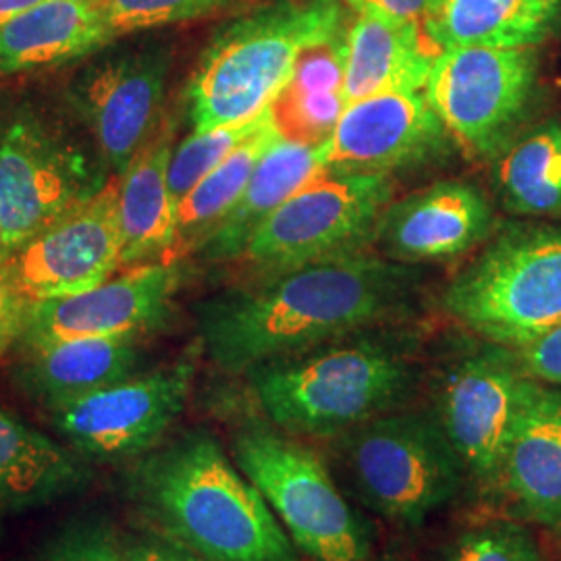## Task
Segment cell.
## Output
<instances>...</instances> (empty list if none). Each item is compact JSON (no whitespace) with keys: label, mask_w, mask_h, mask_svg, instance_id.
Here are the masks:
<instances>
[{"label":"cell","mask_w":561,"mask_h":561,"mask_svg":"<svg viewBox=\"0 0 561 561\" xmlns=\"http://www.w3.org/2000/svg\"><path fill=\"white\" fill-rule=\"evenodd\" d=\"M424 266L356 252L254 275L196 306L206 358L222 373L245 375L362 329L416 314Z\"/></svg>","instance_id":"obj_1"},{"label":"cell","mask_w":561,"mask_h":561,"mask_svg":"<svg viewBox=\"0 0 561 561\" xmlns=\"http://www.w3.org/2000/svg\"><path fill=\"white\" fill-rule=\"evenodd\" d=\"M127 500L152 535L204 561H301L259 489L221 442L190 428L138 458Z\"/></svg>","instance_id":"obj_2"},{"label":"cell","mask_w":561,"mask_h":561,"mask_svg":"<svg viewBox=\"0 0 561 561\" xmlns=\"http://www.w3.org/2000/svg\"><path fill=\"white\" fill-rule=\"evenodd\" d=\"M266 422L331 439L408 405L421 385V333L405 322L362 329L245 373Z\"/></svg>","instance_id":"obj_3"},{"label":"cell","mask_w":561,"mask_h":561,"mask_svg":"<svg viewBox=\"0 0 561 561\" xmlns=\"http://www.w3.org/2000/svg\"><path fill=\"white\" fill-rule=\"evenodd\" d=\"M345 27L343 0H264L225 21L187 83L192 131L261 115L291 80L301 53Z\"/></svg>","instance_id":"obj_4"},{"label":"cell","mask_w":561,"mask_h":561,"mask_svg":"<svg viewBox=\"0 0 561 561\" xmlns=\"http://www.w3.org/2000/svg\"><path fill=\"white\" fill-rule=\"evenodd\" d=\"M333 468L360 503L398 530H416L470 482L433 410L398 408L329 439Z\"/></svg>","instance_id":"obj_5"},{"label":"cell","mask_w":561,"mask_h":561,"mask_svg":"<svg viewBox=\"0 0 561 561\" xmlns=\"http://www.w3.org/2000/svg\"><path fill=\"white\" fill-rule=\"evenodd\" d=\"M443 310L481 340L512 350L561 324V225L510 222L484 241L442 294Z\"/></svg>","instance_id":"obj_6"},{"label":"cell","mask_w":561,"mask_h":561,"mask_svg":"<svg viewBox=\"0 0 561 561\" xmlns=\"http://www.w3.org/2000/svg\"><path fill=\"white\" fill-rule=\"evenodd\" d=\"M80 129L36 101L11 102L0 113V219L9 256L113 178Z\"/></svg>","instance_id":"obj_7"},{"label":"cell","mask_w":561,"mask_h":561,"mask_svg":"<svg viewBox=\"0 0 561 561\" xmlns=\"http://www.w3.org/2000/svg\"><path fill=\"white\" fill-rule=\"evenodd\" d=\"M231 456L308 560L373 558L370 524L347 502L327 460L300 437L271 422H245L233 435Z\"/></svg>","instance_id":"obj_8"},{"label":"cell","mask_w":561,"mask_h":561,"mask_svg":"<svg viewBox=\"0 0 561 561\" xmlns=\"http://www.w3.org/2000/svg\"><path fill=\"white\" fill-rule=\"evenodd\" d=\"M393 198L391 175L321 171L262 222L240 261L264 275L364 252Z\"/></svg>","instance_id":"obj_9"},{"label":"cell","mask_w":561,"mask_h":561,"mask_svg":"<svg viewBox=\"0 0 561 561\" xmlns=\"http://www.w3.org/2000/svg\"><path fill=\"white\" fill-rule=\"evenodd\" d=\"M539 83L537 48H445L424 94L472 159H495L514 140Z\"/></svg>","instance_id":"obj_10"},{"label":"cell","mask_w":561,"mask_h":561,"mask_svg":"<svg viewBox=\"0 0 561 561\" xmlns=\"http://www.w3.org/2000/svg\"><path fill=\"white\" fill-rule=\"evenodd\" d=\"M524 381L516 350L477 335L445 356L433 381L437 421L470 482L491 495L502 493L503 456Z\"/></svg>","instance_id":"obj_11"},{"label":"cell","mask_w":561,"mask_h":561,"mask_svg":"<svg viewBox=\"0 0 561 561\" xmlns=\"http://www.w3.org/2000/svg\"><path fill=\"white\" fill-rule=\"evenodd\" d=\"M108 48V46H106ZM102 48L67 81L65 106L121 178L161 131L173 55L161 42Z\"/></svg>","instance_id":"obj_12"},{"label":"cell","mask_w":561,"mask_h":561,"mask_svg":"<svg viewBox=\"0 0 561 561\" xmlns=\"http://www.w3.org/2000/svg\"><path fill=\"white\" fill-rule=\"evenodd\" d=\"M194 379L196 358L187 354L50 410V421L85 460H138L180 421Z\"/></svg>","instance_id":"obj_13"},{"label":"cell","mask_w":561,"mask_h":561,"mask_svg":"<svg viewBox=\"0 0 561 561\" xmlns=\"http://www.w3.org/2000/svg\"><path fill=\"white\" fill-rule=\"evenodd\" d=\"M30 304L88 291L121 271L119 178L48 222L2 262Z\"/></svg>","instance_id":"obj_14"},{"label":"cell","mask_w":561,"mask_h":561,"mask_svg":"<svg viewBox=\"0 0 561 561\" xmlns=\"http://www.w3.org/2000/svg\"><path fill=\"white\" fill-rule=\"evenodd\" d=\"M183 277L180 261L150 262L123 268L76 296L34 301L18 345L30 350L80 337H144L169 319Z\"/></svg>","instance_id":"obj_15"},{"label":"cell","mask_w":561,"mask_h":561,"mask_svg":"<svg viewBox=\"0 0 561 561\" xmlns=\"http://www.w3.org/2000/svg\"><path fill=\"white\" fill-rule=\"evenodd\" d=\"M451 146V134L424 92L381 94L345 106L322 144V169L393 178L442 161Z\"/></svg>","instance_id":"obj_16"},{"label":"cell","mask_w":561,"mask_h":561,"mask_svg":"<svg viewBox=\"0 0 561 561\" xmlns=\"http://www.w3.org/2000/svg\"><path fill=\"white\" fill-rule=\"evenodd\" d=\"M497 227L495 208L477 183L442 180L389 202L375 243L389 261L424 266L460 259Z\"/></svg>","instance_id":"obj_17"},{"label":"cell","mask_w":561,"mask_h":561,"mask_svg":"<svg viewBox=\"0 0 561 561\" xmlns=\"http://www.w3.org/2000/svg\"><path fill=\"white\" fill-rule=\"evenodd\" d=\"M518 518L561 539V387L526 377L502 468Z\"/></svg>","instance_id":"obj_18"},{"label":"cell","mask_w":561,"mask_h":561,"mask_svg":"<svg viewBox=\"0 0 561 561\" xmlns=\"http://www.w3.org/2000/svg\"><path fill=\"white\" fill-rule=\"evenodd\" d=\"M21 352L13 379L48 412L136 375L144 358L140 335L55 341Z\"/></svg>","instance_id":"obj_19"},{"label":"cell","mask_w":561,"mask_h":561,"mask_svg":"<svg viewBox=\"0 0 561 561\" xmlns=\"http://www.w3.org/2000/svg\"><path fill=\"white\" fill-rule=\"evenodd\" d=\"M439 53L422 23L358 13L347 27L343 101L424 92Z\"/></svg>","instance_id":"obj_20"},{"label":"cell","mask_w":561,"mask_h":561,"mask_svg":"<svg viewBox=\"0 0 561 561\" xmlns=\"http://www.w3.org/2000/svg\"><path fill=\"white\" fill-rule=\"evenodd\" d=\"M92 479L73 447L0 410V522L78 495Z\"/></svg>","instance_id":"obj_21"},{"label":"cell","mask_w":561,"mask_h":561,"mask_svg":"<svg viewBox=\"0 0 561 561\" xmlns=\"http://www.w3.org/2000/svg\"><path fill=\"white\" fill-rule=\"evenodd\" d=\"M175 125H162L119 178L121 271L173 261L178 204L169 190Z\"/></svg>","instance_id":"obj_22"},{"label":"cell","mask_w":561,"mask_h":561,"mask_svg":"<svg viewBox=\"0 0 561 561\" xmlns=\"http://www.w3.org/2000/svg\"><path fill=\"white\" fill-rule=\"evenodd\" d=\"M111 44L92 0H44L0 25V76L88 59Z\"/></svg>","instance_id":"obj_23"},{"label":"cell","mask_w":561,"mask_h":561,"mask_svg":"<svg viewBox=\"0 0 561 561\" xmlns=\"http://www.w3.org/2000/svg\"><path fill=\"white\" fill-rule=\"evenodd\" d=\"M324 144V141H322ZM322 144L280 138L256 167L240 201L192 252L198 261H240L245 243L283 202L322 169Z\"/></svg>","instance_id":"obj_24"},{"label":"cell","mask_w":561,"mask_h":561,"mask_svg":"<svg viewBox=\"0 0 561 561\" xmlns=\"http://www.w3.org/2000/svg\"><path fill=\"white\" fill-rule=\"evenodd\" d=\"M439 48H537L561 34V0H443L424 21Z\"/></svg>","instance_id":"obj_25"},{"label":"cell","mask_w":561,"mask_h":561,"mask_svg":"<svg viewBox=\"0 0 561 561\" xmlns=\"http://www.w3.org/2000/svg\"><path fill=\"white\" fill-rule=\"evenodd\" d=\"M347 27L340 34L308 46L294 67L291 80L273 102L280 134L289 140L322 144L333 134L345 111Z\"/></svg>","instance_id":"obj_26"},{"label":"cell","mask_w":561,"mask_h":561,"mask_svg":"<svg viewBox=\"0 0 561 561\" xmlns=\"http://www.w3.org/2000/svg\"><path fill=\"white\" fill-rule=\"evenodd\" d=\"M493 183L503 210L522 219L561 215V121H547L495 157Z\"/></svg>","instance_id":"obj_27"},{"label":"cell","mask_w":561,"mask_h":561,"mask_svg":"<svg viewBox=\"0 0 561 561\" xmlns=\"http://www.w3.org/2000/svg\"><path fill=\"white\" fill-rule=\"evenodd\" d=\"M283 138L271 113L261 127L215 167L194 190L178 204V238L173 261L192 256L204 238L219 225L222 217L240 201L264 154Z\"/></svg>","instance_id":"obj_28"},{"label":"cell","mask_w":561,"mask_h":561,"mask_svg":"<svg viewBox=\"0 0 561 561\" xmlns=\"http://www.w3.org/2000/svg\"><path fill=\"white\" fill-rule=\"evenodd\" d=\"M273 104L252 119L229 123L210 131H192L185 140L175 144L169 161V190L175 204H180L198 181L219 167L245 138H250L268 115Z\"/></svg>","instance_id":"obj_29"},{"label":"cell","mask_w":561,"mask_h":561,"mask_svg":"<svg viewBox=\"0 0 561 561\" xmlns=\"http://www.w3.org/2000/svg\"><path fill=\"white\" fill-rule=\"evenodd\" d=\"M111 41L175 23L206 20L238 0H92Z\"/></svg>","instance_id":"obj_30"},{"label":"cell","mask_w":561,"mask_h":561,"mask_svg":"<svg viewBox=\"0 0 561 561\" xmlns=\"http://www.w3.org/2000/svg\"><path fill=\"white\" fill-rule=\"evenodd\" d=\"M439 561H545L535 533L518 520L479 522L461 528L443 547Z\"/></svg>","instance_id":"obj_31"},{"label":"cell","mask_w":561,"mask_h":561,"mask_svg":"<svg viewBox=\"0 0 561 561\" xmlns=\"http://www.w3.org/2000/svg\"><path fill=\"white\" fill-rule=\"evenodd\" d=\"M32 561H125L119 533L101 520L62 524L42 542Z\"/></svg>","instance_id":"obj_32"},{"label":"cell","mask_w":561,"mask_h":561,"mask_svg":"<svg viewBox=\"0 0 561 561\" xmlns=\"http://www.w3.org/2000/svg\"><path fill=\"white\" fill-rule=\"evenodd\" d=\"M516 354L526 377L561 387V324L516 350Z\"/></svg>","instance_id":"obj_33"},{"label":"cell","mask_w":561,"mask_h":561,"mask_svg":"<svg viewBox=\"0 0 561 561\" xmlns=\"http://www.w3.org/2000/svg\"><path fill=\"white\" fill-rule=\"evenodd\" d=\"M27 308L30 301L21 296L0 262V358L20 343Z\"/></svg>","instance_id":"obj_34"},{"label":"cell","mask_w":561,"mask_h":561,"mask_svg":"<svg viewBox=\"0 0 561 561\" xmlns=\"http://www.w3.org/2000/svg\"><path fill=\"white\" fill-rule=\"evenodd\" d=\"M345 7L362 15H377L389 20L416 21L422 23L433 18L443 0H343Z\"/></svg>","instance_id":"obj_35"},{"label":"cell","mask_w":561,"mask_h":561,"mask_svg":"<svg viewBox=\"0 0 561 561\" xmlns=\"http://www.w3.org/2000/svg\"><path fill=\"white\" fill-rule=\"evenodd\" d=\"M119 547L125 561H204L157 535L119 533Z\"/></svg>","instance_id":"obj_36"},{"label":"cell","mask_w":561,"mask_h":561,"mask_svg":"<svg viewBox=\"0 0 561 561\" xmlns=\"http://www.w3.org/2000/svg\"><path fill=\"white\" fill-rule=\"evenodd\" d=\"M44 0H0V25L4 21L13 20L15 15H20L23 11L41 4Z\"/></svg>","instance_id":"obj_37"},{"label":"cell","mask_w":561,"mask_h":561,"mask_svg":"<svg viewBox=\"0 0 561 561\" xmlns=\"http://www.w3.org/2000/svg\"><path fill=\"white\" fill-rule=\"evenodd\" d=\"M9 259V248H7V241H4V231H2V219H0V262H4Z\"/></svg>","instance_id":"obj_38"},{"label":"cell","mask_w":561,"mask_h":561,"mask_svg":"<svg viewBox=\"0 0 561 561\" xmlns=\"http://www.w3.org/2000/svg\"><path fill=\"white\" fill-rule=\"evenodd\" d=\"M366 561H403L400 558H391V556H382V558H370V560Z\"/></svg>","instance_id":"obj_39"}]
</instances>
